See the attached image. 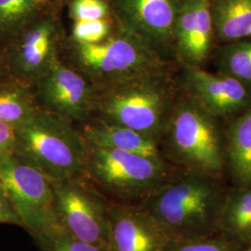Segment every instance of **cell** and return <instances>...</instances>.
Masks as SVG:
<instances>
[{
  "label": "cell",
  "mask_w": 251,
  "mask_h": 251,
  "mask_svg": "<svg viewBox=\"0 0 251 251\" xmlns=\"http://www.w3.org/2000/svg\"><path fill=\"white\" fill-rule=\"evenodd\" d=\"M179 95L171 69L145 73L99 90L94 117L127 126L159 144Z\"/></svg>",
  "instance_id": "1"
},
{
  "label": "cell",
  "mask_w": 251,
  "mask_h": 251,
  "mask_svg": "<svg viewBox=\"0 0 251 251\" xmlns=\"http://www.w3.org/2000/svg\"><path fill=\"white\" fill-rule=\"evenodd\" d=\"M213 175L189 171L169 178L149 196L145 211L171 240L200 238L221 214L220 191Z\"/></svg>",
  "instance_id": "2"
},
{
  "label": "cell",
  "mask_w": 251,
  "mask_h": 251,
  "mask_svg": "<svg viewBox=\"0 0 251 251\" xmlns=\"http://www.w3.org/2000/svg\"><path fill=\"white\" fill-rule=\"evenodd\" d=\"M15 129L14 154L51 182L84 176L88 144L72 120L40 107Z\"/></svg>",
  "instance_id": "3"
},
{
  "label": "cell",
  "mask_w": 251,
  "mask_h": 251,
  "mask_svg": "<svg viewBox=\"0 0 251 251\" xmlns=\"http://www.w3.org/2000/svg\"><path fill=\"white\" fill-rule=\"evenodd\" d=\"M61 60L98 90L142 74L171 69V64L142 39L118 27L98 44L77 43L67 37Z\"/></svg>",
  "instance_id": "4"
},
{
  "label": "cell",
  "mask_w": 251,
  "mask_h": 251,
  "mask_svg": "<svg viewBox=\"0 0 251 251\" xmlns=\"http://www.w3.org/2000/svg\"><path fill=\"white\" fill-rule=\"evenodd\" d=\"M219 121L182 93L176 101L162 140H166L173 158L189 171L215 175L224 166Z\"/></svg>",
  "instance_id": "5"
},
{
  "label": "cell",
  "mask_w": 251,
  "mask_h": 251,
  "mask_svg": "<svg viewBox=\"0 0 251 251\" xmlns=\"http://www.w3.org/2000/svg\"><path fill=\"white\" fill-rule=\"evenodd\" d=\"M88 144L84 177L118 198L150 196L169 179L165 160Z\"/></svg>",
  "instance_id": "6"
},
{
  "label": "cell",
  "mask_w": 251,
  "mask_h": 251,
  "mask_svg": "<svg viewBox=\"0 0 251 251\" xmlns=\"http://www.w3.org/2000/svg\"><path fill=\"white\" fill-rule=\"evenodd\" d=\"M4 187L23 227L36 239L58 226L52 182L34 166L12 154L0 162Z\"/></svg>",
  "instance_id": "7"
},
{
  "label": "cell",
  "mask_w": 251,
  "mask_h": 251,
  "mask_svg": "<svg viewBox=\"0 0 251 251\" xmlns=\"http://www.w3.org/2000/svg\"><path fill=\"white\" fill-rule=\"evenodd\" d=\"M66 38L58 10H46L18 36L2 46L8 75L35 86L61 60Z\"/></svg>",
  "instance_id": "8"
},
{
  "label": "cell",
  "mask_w": 251,
  "mask_h": 251,
  "mask_svg": "<svg viewBox=\"0 0 251 251\" xmlns=\"http://www.w3.org/2000/svg\"><path fill=\"white\" fill-rule=\"evenodd\" d=\"M52 187L58 226L78 240L108 251L110 206L99 193L84 176L52 182Z\"/></svg>",
  "instance_id": "9"
},
{
  "label": "cell",
  "mask_w": 251,
  "mask_h": 251,
  "mask_svg": "<svg viewBox=\"0 0 251 251\" xmlns=\"http://www.w3.org/2000/svg\"><path fill=\"white\" fill-rule=\"evenodd\" d=\"M117 27L163 57H176L174 28L182 0H109Z\"/></svg>",
  "instance_id": "10"
},
{
  "label": "cell",
  "mask_w": 251,
  "mask_h": 251,
  "mask_svg": "<svg viewBox=\"0 0 251 251\" xmlns=\"http://www.w3.org/2000/svg\"><path fill=\"white\" fill-rule=\"evenodd\" d=\"M39 107L73 122L84 123L95 116L99 90L62 60L34 86Z\"/></svg>",
  "instance_id": "11"
},
{
  "label": "cell",
  "mask_w": 251,
  "mask_h": 251,
  "mask_svg": "<svg viewBox=\"0 0 251 251\" xmlns=\"http://www.w3.org/2000/svg\"><path fill=\"white\" fill-rule=\"evenodd\" d=\"M181 92L220 120H232L251 106V93L239 81L223 73L180 63Z\"/></svg>",
  "instance_id": "12"
},
{
  "label": "cell",
  "mask_w": 251,
  "mask_h": 251,
  "mask_svg": "<svg viewBox=\"0 0 251 251\" xmlns=\"http://www.w3.org/2000/svg\"><path fill=\"white\" fill-rule=\"evenodd\" d=\"M215 43L210 0H182L174 28V48L179 63L201 66Z\"/></svg>",
  "instance_id": "13"
},
{
  "label": "cell",
  "mask_w": 251,
  "mask_h": 251,
  "mask_svg": "<svg viewBox=\"0 0 251 251\" xmlns=\"http://www.w3.org/2000/svg\"><path fill=\"white\" fill-rule=\"evenodd\" d=\"M171 237L145 210L109 209V251H167Z\"/></svg>",
  "instance_id": "14"
},
{
  "label": "cell",
  "mask_w": 251,
  "mask_h": 251,
  "mask_svg": "<svg viewBox=\"0 0 251 251\" xmlns=\"http://www.w3.org/2000/svg\"><path fill=\"white\" fill-rule=\"evenodd\" d=\"M82 124L81 132L87 144L164 160L159 144L134 129L99 117H92Z\"/></svg>",
  "instance_id": "15"
},
{
  "label": "cell",
  "mask_w": 251,
  "mask_h": 251,
  "mask_svg": "<svg viewBox=\"0 0 251 251\" xmlns=\"http://www.w3.org/2000/svg\"><path fill=\"white\" fill-rule=\"evenodd\" d=\"M215 42L251 39V0H210Z\"/></svg>",
  "instance_id": "16"
},
{
  "label": "cell",
  "mask_w": 251,
  "mask_h": 251,
  "mask_svg": "<svg viewBox=\"0 0 251 251\" xmlns=\"http://www.w3.org/2000/svg\"><path fill=\"white\" fill-rule=\"evenodd\" d=\"M39 108L34 86L9 75L0 78L1 120L16 128Z\"/></svg>",
  "instance_id": "17"
},
{
  "label": "cell",
  "mask_w": 251,
  "mask_h": 251,
  "mask_svg": "<svg viewBox=\"0 0 251 251\" xmlns=\"http://www.w3.org/2000/svg\"><path fill=\"white\" fill-rule=\"evenodd\" d=\"M228 159L234 177L251 186V106L228 126Z\"/></svg>",
  "instance_id": "18"
},
{
  "label": "cell",
  "mask_w": 251,
  "mask_h": 251,
  "mask_svg": "<svg viewBox=\"0 0 251 251\" xmlns=\"http://www.w3.org/2000/svg\"><path fill=\"white\" fill-rule=\"evenodd\" d=\"M46 10L35 0H0V46L18 36Z\"/></svg>",
  "instance_id": "19"
},
{
  "label": "cell",
  "mask_w": 251,
  "mask_h": 251,
  "mask_svg": "<svg viewBox=\"0 0 251 251\" xmlns=\"http://www.w3.org/2000/svg\"><path fill=\"white\" fill-rule=\"evenodd\" d=\"M214 62L218 72L239 81L251 93V39L220 46Z\"/></svg>",
  "instance_id": "20"
},
{
  "label": "cell",
  "mask_w": 251,
  "mask_h": 251,
  "mask_svg": "<svg viewBox=\"0 0 251 251\" xmlns=\"http://www.w3.org/2000/svg\"><path fill=\"white\" fill-rule=\"evenodd\" d=\"M220 221L224 229L229 232L251 233V191L231 197L221 210Z\"/></svg>",
  "instance_id": "21"
},
{
  "label": "cell",
  "mask_w": 251,
  "mask_h": 251,
  "mask_svg": "<svg viewBox=\"0 0 251 251\" xmlns=\"http://www.w3.org/2000/svg\"><path fill=\"white\" fill-rule=\"evenodd\" d=\"M117 27L113 16L94 21H75L68 37L77 43L98 44L112 36Z\"/></svg>",
  "instance_id": "22"
},
{
  "label": "cell",
  "mask_w": 251,
  "mask_h": 251,
  "mask_svg": "<svg viewBox=\"0 0 251 251\" xmlns=\"http://www.w3.org/2000/svg\"><path fill=\"white\" fill-rule=\"evenodd\" d=\"M43 251H108L107 250L78 240L57 227L36 239Z\"/></svg>",
  "instance_id": "23"
},
{
  "label": "cell",
  "mask_w": 251,
  "mask_h": 251,
  "mask_svg": "<svg viewBox=\"0 0 251 251\" xmlns=\"http://www.w3.org/2000/svg\"><path fill=\"white\" fill-rule=\"evenodd\" d=\"M69 16L75 21H94L113 16L109 0H69Z\"/></svg>",
  "instance_id": "24"
},
{
  "label": "cell",
  "mask_w": 251,
  "mask_h": 251,
  "mask_svg": "<svg viewBox=\"0 0 251 251\" xmlns=\"http://www.w3.org/2000/svg\"><path fill=\"white\" fill-rule=\"evenodd\" d=\"M177 244L173 248L170 245L167 251H235L232 243L224 239L195 238Z\"/></svg>",
  "instance_id": "25"
},
{
  "label": "cell",
  "mask_w": 251,
  "mask_h": 251,
  "mask_svg": "<svg viewBox=\"0 0 251 251\" xmlns=\"http://www.w3.org/2000/svg\"><path fill=\"white\" fill-rule=\"evenodd\" d=\"M16 147V129L0 119V162L14 154Z\"/></svg>",
  "instance_id": "26"
},
{
  "label": "cell",
  "mask_w": 251,
  "mask_h": 251,
  "mask_svg": "<svg viewBox=\"0 0 251 251\" xmlns=\"http://www.w3.org/2000/svg\"><path fill=\"white\" fill-rule=\"evenodd\" d=\"M0 224L18 225L23 227V224L18 214L12 206L9 196L4 187L0 184Z\"/></svg>",
  "instance_id": "27"
},
{
  "label": "cell",
  "mask_w": 251,
  "mask_h": 251,
  "mask_svg": "<svg viewBox=\"0 0 251 251\" xmlns=\"http://www.w3.org/2000/svg\"><path fill=\"white\" fill-rule=\"evenodd\" d=\"M7 75H8V70H7L4 50H3V47L0 46V78Z\"/></svg>",
  "instance_id": "28"
},
{
  "label": "cell",
  "mask_w": 251,
  "mask_h": 251,
  "mask_svg": "<svg viewBox=\"0 0 251 251\" xmlns=\"http://www.w3.org/2000/svg\"><path fill=\"white\" fill-rule=\"evenodd\" d=\"M36 4H38L41 8L44 9H49L51 8L53 0H35Z\"/></svg>",
  "instance_id": "29"
},
{
  "label": "cell",
  "mask_w": 251,
  "mask_h": 251,
  "mask_svg": "<svg viewBox=\"0 0 251 251\" xmlns=\"http://www.w3.org/2000/svg\"><path fill=\"white\" fill-rule=\"evenodd\" d=\"M69 0H53L52 1V5H51V8L56 10H59V9L63 6L64 4H67Z\"/></svg>",
  "instance_id": "30"
},
{
  "label": "cell",
  "mask_w": 251,
  "mask_h": 251,
  "mask_svg": "<svg viewBox=\"0 0 251 251\" xmlns=\"http://www.w3.org/2000/svg\"><path fill=\"white\" fill-rule=\"evenodd\" d=\"M249 251H251V246H250V249H249Z\"/></svg>",
  "instance_id": "31"
}]
</instances>
